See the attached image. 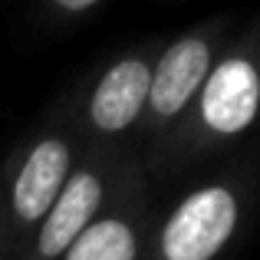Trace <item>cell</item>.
Segmentation results:
<instances>
[{"instance_id":"1","label":"cell","mask_w":260,"mask_h":260,"mask_svg":"<svg viewBox=\"0 0 260 260\" xmlns=\"http://www.w3.org/2000/svg\"><path fill=\"white\" fill-rule=\"evenodd\" d=\"M260 125V17L224 43L188 119L155 165L175 168L237 145Z\"/></svg>"},{"instance_id":"2","label":"cell","mask_w":260,"mask_h":260,"mask_svg":"<svg viewBox=\"0 0 260 260\" xmlns=\"http://www.w3.org/2000/svg\"><path fill=\"white\" fill-rule=\"evenodd\" d=\"M83 135L70 109L59 106L10 148L0 165V198L7 224V260H17L50 204L63 191L83 155Z\"/></svg>"},{"instance_id":"3","label":"cell","mask_w":260,"mask_h":260,"mask_svg":"<svg viewBox=\"0 0 260 260\" xmlns=\"http://www.w3.org/2000/svg\"><path fill=\"white\" fill-rule=\"evenodd\" d=\"M257 178L250 168H221L152 221L142 260H221L250 217Z\"/></svg>"},{"instance_id":"4","label":"cell","mask_w":260,"mask_h":260,"mask_svg":"<svg viewBox=\"0 0 260 260\" xmlns=\"http://www.w3.org/2000/svg\"><path fill=\"white\" fill-rule=\"evenodd\" d=\"M231 30H234V17L217 13V17L191 23L188 30H181L172 40H161L152 70V86H148L145 115H142L139 128V145L145 152L142 165L145 168L148 161L155 165L161 158V152L175 139L181 122L188 119L217 53L234 37Z\"/></svg>"},{"instance_id":"5","label":"cell","mask_w":260,"mask_h":260,"mask_svg":"<svg viewBox=\"0 0 260 260\" xmlns=\"http://www.w3.org/2000/svg\"><path fill=\"white\" fill-rule=\"evenodd\" d=\"M158 46L161 40H145V43L115 53L73 95V106L66 109H70L86 148L135 152Z\"/></svg>"},{"instance_id":"6","label":"cell","mask_w":260,"mask_h":260,"mask_svg":"<svg viewBox=\"0 0 260 260\" xmlns=\"http://www.w3.org/2000/svg\"><path fill=\"white\" fill-rule=\"evenodd\" d=\"M139 158V152H115V148H83L73 175L66 178L63 191L50 204L46 217L37 224L26 247L17 260H59L73 247L79 234L92 224V217L106 208L112 191L119 188L122 175Z\"/></svg>"},{"instance_id":"7","label":"cell","mask_w":260,"mask_h":260,"mask_svg":"<svg viewBox=\"0 0 260 260\" xmlns=\"http://www.w3.org/2000/svg\"><path fill=\"white\" fill-rule=\"evenodd\" d=\"M152 231V188L142 158L128 165L119 188L92 224L73 241L59 260H142Z\"/></svg>"},{"instance_id":"8","label":"cell","mask_w":260,"mask_h":260,"mask_svg":"<svg viewBox=\"0 0 260 260\" xmlns=\"http://www.w3.org/2000/svg\"><path fill=\"white\" fill-rule=\"evenodd\" d=\"M109 10V0H40L30 10L33 26L43 33H70L83 30L95 17Z\"/></svg>"},{"instance_id":"9","label":"cell","mask_w":260,"mask_h":260,"mask_svg":"<svg viewBox=\"0 0 260 260\" xmlns=\"http://www.w3.org/2000/svg\"><path fill=\"white\" fill-rule=\"evenodd\" d=\"M0 260H7V224H4V198H0Z\"/></svg>"}]
</instances>
